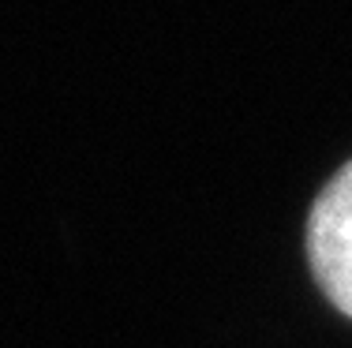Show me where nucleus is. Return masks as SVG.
<instances>
[{
	"label": "nucleus",
	"mask_w": 352,
	"mask_h": 348,
	"mask_svg": "<svg viewBox=\"0 0 352 348\" xmlns=\"http://www.w3.org/2000/svg\"><path fill=\"white\" fill-rule=\"evenodd\" d=\"M307 255L330 303L352 318V161L315 198L307 218Z\"/></svg>",
	"instance_id": "f257e3e1"
}]
</instances>
